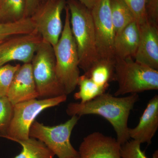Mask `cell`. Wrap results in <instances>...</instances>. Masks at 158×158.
I'll use <instances>...</instances> for the list:
<instances>
[{
  "mask_svg": "<svg viewBox=\"0 0 158 158\" xmlns=\"http://www.w3.org/2000/svg\"><path fill=\"white\" fill-rule=\"evenodd\" d=\"M20 144L21 152L14 158H54L55 154L41 141L32 138L13 141Z\"/></svg>",
  "mask_w": 158,
  "mask_h": 158,
  "instance_id": "17",
  "label": "cell"
},
{
  "mask_svg": "<svg viewBox=\"0 0 158 158\" xmlns=\"http://www.w3.org/2000/svg\"><path fill=\"white\" fill-rule=\"evenodd\" d=\"M13 108L7 96L0 97V137L6 134L13 116Z\"/></svg>",
  "mask_w": 158,
  "mask_h": 158,
  "instance_id": "22",
  "label": "cell"
},
{
  "mask_svg": "<svg viewBox=\"0 0 158 158\" xmlns=\"http://www.w3.org/2000/svg\"><path fill=\"white\" fill-rule=\"evenodd\" d=\"M31 63L39 97L50 98L65 94L57 77L52 46L42 40Z\"/></svg>",
  "mask_w": 158,
  "mask_h": 158,
  "instance_id": "5",
  "label": "cell"
},
{
  "mask_svg": "<svg viewBox=\"0 0 158 158\" xmlns=\"http://www.w3.org/2000/svg\"><path fill=\"white\" fill-rule=\"evenodd\" d=\"M6 96L13 106L39 98L31 63H23L20 66L15 74Z\"/></svg>",
  "mask_w": 158,
  "mask_h": 158,
  "instance_id": "13",
  "label": "cell"
},
{
  "mask_svg": "<svg viewBox=\"0 0 158 158\" xmlns=\"http://www.w3.org/2000/svg\"><path fill=\"white\" fill-rule=\"evenodd\" d=\"M66 6V0H46L41 3L31 17L42 40L53 47L62 34L61 15Z\"/></svg>",
  "mask_w": 158,
  "mask_h": 158,
  "instance_id": "9",
  "label": "cell"
},
{
  "mask_svg": "<svg viewBox=\"0 0 158 158\" xmlns=\"http://www.w3.org/2000/svg\"><path fill=\"white\" fill-rule=\"evenodd\" d=\"M82 4L87 7L89 10H91L94 6L97 0H78Z\"/></svg>",
  "mask_w": 158,
  "mask_h": 158,
  "instance_id": "28",
  "label": "cell"
},
{
  "mask_svg": "<svg viewBox=\"0 0 158 158\" xmlns=\"http://www.w3.org/2000/svg\"><path fill=\"white\" fill-rule=\"evenodd\" d=\"M2 41L3 40H0V43H1L2 42Z\"/></svg>",
  "mask_w": 158,
  "mask_h": 158,
  "instance_id": "31",
  "label": "cell"
},
{
  "mask_svg": "<svg viewBox=\"0 0 158 158\" xmlns=\"http://www.w3.org/2000/svg\"><path fill=\"white\" fill-rule=\"evenodd\" d=\"M115 61L100 59L84 74L98 85L109 87L115 81Z\"/></svg>",
  "mask_w": 158,
  "mask_h": 158,
  "instance_id": "16",
  "label": "cell"
},
{
  "mask_svg": "<svg viewBox=\"0 0 158 158\" xmlns=\"http://www.w3.org/2000/svg\"><path fill=\"white\" fill-rule=\"evenodd\" d=\"M138 100V94L118 97L105 92L86 102L70 103L66 113L71 116L97 115L103 117L112 125L116 133V140L121 145L130 139L128 121Z\"/></svg>",
  "mask_w": 158,
  "mask_h": 158,
  "instance_id": "1",
  "label": "cell"
},
{
  "mask_svg": "<svg viewBox=\"0 0 158 158\" xmlns=\"http://www.w3.org/2000/svg\"><path fill=\"white\" fill-rule=\"evenodd\" d=\"M20 65L6 64L0 67V97L7 96L15 74Z\"/></svg>",
  "mask_w": 158,
  "mask_h": 158,
  "instance_id": "23",
  "label": "cell"
},
{
  "mask_svg": "<svg viewBox=\"0 0 158 158\" xmlns=\"http://www.w3.org/2000/svg\"><path fill=\"white\" fill-rule=\"evenodd\" d=\"M158 25L148 19L139 25L140 40L134 58L136 62L157 70Z\"/></svg>",
  "mask_w": 158,
  "mask_h": 158,
  "instance_id": "12",
  "label": "cell"
},
{
  "mask_svg": "<svg viewBox=\"0 0 158 158\" xmlns=\"http://www.w3.org/2000/svg\"><path fill=\"white\" fill-rule=\"evenodd\" d=\"M141 143L135 140L128 141L120 147L121 158H148L141 149Z\"/></svg>",
  "mask_w": 158,
  "mask_h": 158,
  "instance_id": "24",
  "label": "cell"
},
{
  "mask_svg": "<svg viewBox=\"0 0 158 158\" xmlns=\"http://www.w3.org/2000/svg\"><path fill=\"white\" fill-rule=\"evenodd\" d=\"M36 31L31 17L25 18L16 22L0 23V40L15 35L30 34Z\"/></svg>",
  "mask_w": 158,
  "mask_h": 158,
  "instance_id": "21",
  "label": "cell"
},
{
  "mask_svg": "<svg viewBox=\"0 0 158 158\" xmlns=\"http://www.w3.org/2000/svg\"><path fill=\"white\" fill-rule=\"evenodd\" d=\"M110 6L115 35L136 21L134 14L123 0H110Z\"/></svg>",
  "mask_w": 158,
  "mask_h": 158,
  "instance_id": "19",
  "label": "cell"
},
{
  "mask_svg": "<svg viewBox=\"0 0 158 158\" xmlns=\"http://www.w3.org/2000/svg\"><path fill=\"white\" fill-rule=\"evenodd\" d=\"M139 40V25L134 21L115 35L113 48L116 58H134Z\"/></svg>",
  "mask_w": 158,
  "mask_h": 158,
  "instance_id": "15",
  "label": "cell"
},
{
  "mask_svg": "<svg viewBox=\"0 0 158 158\" xmlns=\"http://www.w3.org/2000/svg\"><path fill=\"white\" fill-rule=\"evenodd\" d=\"M146 13L148 19L158 24V0H146Z\"/></svg>",
  "mask_w": 158,
  "mask_h": 158,
  "instance_id": "26",
  "label": "cell"
},
{
  "mask_svg": "<svg viewBox=\"0 0 158 158\" xmlns=\"http://www.w3.org/2000/svg\"><path fill=\"white\" fill-rule=\"evenodd\" d=\"M71 158H81V157H80V156H76V157H74Z\"/></svg>",
  "mask_w": 158,
  "mask_h": 158,
  "instance_id": "29",
  "label": "cell"
},
{
  "mask_svg": "<svg viewBox=\"0 0 158 158\" xmlns=\"http://www.w3.org/2000/svg\"><path fill=\"white\" fill-rule=\"evenodd\" d=\"M90 12L99 60L115 61L113 48L115 34L111 15L110 0H97Z\"/></svg>",
  "mask_w": 158,
  "mask_h": 158,
  "instance_id": "8",
  "label": "cell"
},
{
  "mask_svg": "<svg viewBox=\"0 0 158 158\" xmlns=\"http://www.w3.org/2000/svg\"><path fill=\"white\" fill-rule=\"evenodd\" d=\"M1 1H2V0H0V4H1Z\"/></svg>",
  "mask_w": 158,
  "mask_h": 158,
  "instance_id": "32",
  "label": "cell"
},
{
  "mask_svg": "<svg viewBox=\"0 0 158 158\" xmlns=\"http://www.w3.org/2000/svg\"><path fill=\"white\" fill-rule=\"evenodd\" d=\"M66 6L77 49L79 67L86 73L99 60L91 12L78 0H67Z\"/></svg>",
  "mask_w": 158,
  "mask_h": 158,
  "instance_id": "2",
  "label": "cell"
},
{
  "mask_svg": "<svg viewBox=\"0 0 158 158\" xmlns=\"http://www.w3.org/2000/svg\"><path fill=\"white\" fill-rule=\"evenodd\" d=\"M77 86L79 90L74 95L77 100H80L81 102L90 101L97 97L106 92L108 87L98 85L90 78L85 74L79 77Z\"/></svg>",
  "mask_w": 158,
  "mask_h": 158,
  "instance_id": "20",
  "label": "cell"
},
{
  "mask_svg": "<svg viewBox=\"0 0 158 158\" xmlns=\"http://www.w3.org/2000/svg\"><path fill=\"white\" fill-rule=\"evenodd\" d=\"M65 23L58 42L53 48L56 71L66 95L75 90L80 76L78 54L71 29L70 13L65 8Z\"/></svg>",
  "mask_w": 158,
  "mask_h": 158,
  "instance_id": "3",
  "label": "cell"
},
{
  "mask_svg": "<svg viewBox=\"0 0 158 158\" xmlns=\"http://www.w3.org/2000/svg\"><path fill=\"white\" fill-rule=\"evenodd\" d=\"M80 116H72L65 123L55 126L44 125L34 121L31 125L29 137L35 138L46 145L59 158H71L79 156L70 141L72 132Z\"/></svg>",
  "mask_w": 158,
  "mask_h": 158,
  "instance_id": "6",
  "label": "cell"
},
{
  "mask_svg": "<svg viewBox=\"0 0 158 158\" xmlns=\"http://www.w3.org/2000/svg\"><path fill=\"white\" fill-rule=\"evenodd\" d=\"M65 94L56 97L30 100L15 105L13 114L5 135L2 137L11 141L26 140L30 138L31 125L37 116L44 110L56 106L66 101Z\"/></svg>",
  "mask_w": 158,
  "mask_h": 158,
  "instance_id": "7",
  "label": "cell"
},
{
  "mask_svg": "<svg viewBox=\"0 0 158 158\" xmlns=\"http://www.w3.org/2000/svg\"><path fill=\"white\" fill-rule=\"evenodd\" d=\"M115 81L118 84L115 96L158 89V70L136 62L131 57L116 58Z\"/></svg>",
  "mask_w": 158,
  "mask_h": 158,
  "instance_id": "4",
  "label": "cell"
},
{
  "mask_svg": "<svg viewBox=\"0 0 158 158\" xmlns=\"http://www.w3.org/2000/svg\"><path fill=\"white\" fill-rule=\"evenodd\" d=\"M42 41L37 31L12 36L0 43V67L13 61L31 63L38 46Z\"/></svg>",
  "mask_w": 158,
  "mask_h": 158,
  "instance_id": "10",
  "label": "cell"
},
{
  "mask_svg": "<svg viewBox=\"0 0 158 158\" xmlns=\"http://www.w3.org/2000/svg\"><path fill=\"white\" fill-rule=\"evenodd\" d=\"M46 1V0H41V3L44 2H45Z\"/></svg>",
  "mask_w": 158,
  "mask_h": 158,
  "instance_id": "30",
  "label": "cell"
},
{
  "mask_svg": "<svg viewBox=\"0 0 158 158\" xmlns=\"http://www.w3.org/2000/svg\"><path fill=\"white\" fill-rule=\"evenodd\" d=\"M120 147L116 138L95 132L84 138L78 152L81 158H121Z\"/></svg>",
  "mask_w": 158,
  "mask_h": 158,
  "instance_id": "11",
  "label": "cell"
},
{
  "mask_svg": "<svg viewBox=\"0 0 158 158\" xmlns=\"http://www.w3.org/2000/svg\"><path fill=\"white\" fill-rule=\"evenodd\" d=\"M25 18L31 17L41 4V0H26Z\"/></svg>",
  "mask_w": 158,
  "mask_h": 158,
  "instance_id": "27",
  "label": "cell"
},
{
  "mask_svg": "<svg viewBox=\"0 0 158 158\" xmlns=\"http://www.w3.org/2000/svg\"><path fill=\"white\" fill-rule=\"evenodd\" d=\"M135 16L136 21L141 25L147 20L146 0H123Z\"/></svg>",
  "mask_w": 158,
  "mask_h": 158,
  "instance_id": "25",
  "label": "cell"
},
{
  "mask_svg": "<svg viewBox=\"0 0 158 158\" xmlns=\"http://www.w3.org/2000/svg\"><path fill=\"white\" fill-rule=\"evenodd\" d=\"M26 0H2L0 23L16 22L25 18Z\"/></svg>",
  "mask_w": 158,
  "mask_h": 158,
  "instance_id": "18",
  "label": "cell"
},
{
  "mask_svg": "<svg viewBox=\"0 0 158 158\" xmlns=\"http://www.w3.org/2000/svg\"><path fill=\"white\" fill-rule=\"evenodd\" d=\"M158 128V95L150 100L138 125L129 129L130 138L140 143H151Z\"/></svg>",
  "mask_w": 158,
  "mask_h": 158,
  "instance_id": "14",
  "label": "cell"
}]
</instances>
